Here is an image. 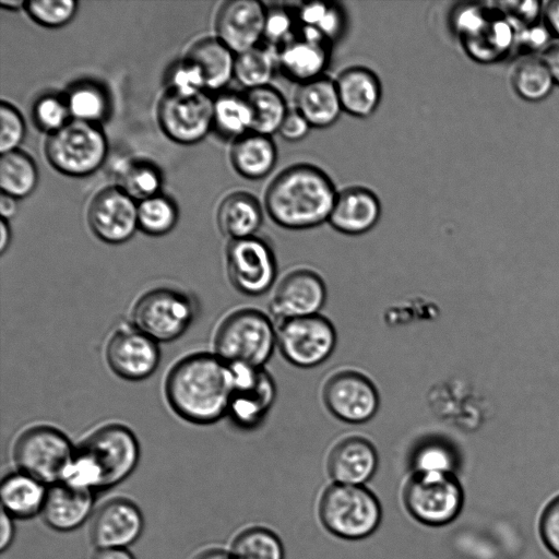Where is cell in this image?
Masks as SVG:
<instances>
[{"label":"cell","mask_w":559,"mask_h":559,"mask_svg":"<svg viewBox=\"0 0 559 559\" xmlns=\"http://www.w3.org/2000/svg\"><path fill=\"white\" fill-rule=\"evenodd\" d=\"M164 388L170 408L188 423L210 425L228 414L230 370L214 353L198 352L179 359L168 371Z\"/></svg>","instance_id":"obj_1"},{"label":"cell","mask_w":559,"mask_h":559,"mask_svg":"<svg viewBox=\"0 0 559 559\" xmlns=\"http://www.w3.org/2000/svg\"><path fill=\"white\" fill-rule=\"evenodd\" d=\"M336 194L332 180L322 169L297 164L272 180L264 205L278 226L308 229L329 221Z\"/></svg>","instance_id":"obj_2"},{"label":"cell","mask_w":559,"mask_h":559,"mask_svg":"<svg viewBox=\"0 0 559 559\" xmlns=\"http://www.w3.org/2000/svg\"><path fill=\"white\" fill-rule=\"evenodd\" d=\"M277 347L276 328L263 311L246 307L229 312L218 324L214 354L226 362L263 368Z\"/></svg>","instance_id":"obj_3"},{"label":"cell","mask_w":559,"mask_h":559,"mask_svg":"<svg viewBox=\"0 0 559 559\" xmlns=\"http://www.w3.org/2000/svg\"><path fill=\"white\" fill-rule=\"evenodd\" d=\"M108 143L99 124L71 119L48 135L45 154L50 165L70 177H86L105 162Z\"/></svg>","instance_id":"obj_4"},{"label":"cell","mask_w":559,"mask_h":559,"mask_svg":"<svg viewBox=\"0 0 559 559\" xmlns=\"http://www.w3.org/2000/svg\"><path fill=\"white\" fill-rule=\"evenodd\" d=\"M319 511L323 525L346 539L369 536L382 516L381 506L372 492L362 486L337 483L323 493Z\"/></svg>","instance_id":"obj_5"},{"label":"cell","mask_w":559,"mask_h":559,"mask_svg":"<svg viewBox=\"0 0 559 559\" xmlns=\"http://www.w3.org/2000/svg\"><path fill=\"white\" fill-rule=\"evenodd\" d=\"M75 448L68 436L46 424L25 428L13 444V460L19 471L50 486L61 480Z\"/></svg>","instance_id":"obj_6"},{"label":"cell","mask_w":559,"mask_h":559,"mask_svg":"<svg viewBox=\"0 0 559 559\" xmlns=\"http://www.w3.org/2000/svg\"><path fill=\"white\" fill-rule=\"evenodd\" d=\"M195 317L191 296L171 287H156L142 294L131 310V323L159 343L179 338Z\"/></svg>","instance_id":"obj_7"},{"label":"cell","mask_w":559,"mask_h":559,"mask_svg":"<svg viewBox=\"0 0 559 559\" xmlns=\"http://www.w3.org/2000/svg\"><path fill=\"white\" fill-rule=\"evenodd\" d=\"M404 500L415 519L441 526L460 514L464 493L454 474L416 472L405 488Z\"/></svg>","instance_id":"obj_8"},{"label":"cell","mask_w":559,"mask_h":559,"mask_svg":"<svg viewBox=\"0 0 559 559\" xmlns=\"http://www.w3.org/2000/svg\"><path fill=\"white\" fill-rule=\"evenodd\" d=\"M276 335L282 356L304 369L324 362L337 342L334 324L321 313L280 321Z\"/></svg>","instance_id":"obj_9"},{"label":"cell","mask_w":559,"mask_h":559,"mask_svg":"<svg viewBox=\"0 0 559 559\" xmlns=\"http://www.w3.org/2000/svg\"><path fill=\"white\" fill-rule=\"evenodd\" d=\"M97 465L103 488L124 480L140 460V444L134 432L120 423H108L95 428L80 443Z\"/></svg>","instance_id":"obj_10"},{"label":"cell","mask_w":559,"mask_h":559,"mask_svg":"<svg viewBox=\"0 0 559 559\" xmlns=\"http://www.w3.org/2000/svg\"><path fill=\"white\" fill-rule=\"evenodd\" d=\"M322 400L335 418L348 424L370 420L380 405L373 381L354 368L337 369L331 373L323 383Z\"/></svg>","instance_id":"obj_11"},{"label":"cell","mask_w":559,"mask_h":559,"mask_svg":"<svg viewBox=\"0 0 559 559\" xmlns=\"http://www.w3.org/2000/svg\"><path fill=\"white\" fill-rule=\"evenodd\" d=\"M226 272L238 292L259 296L275 284L276 258L270 245L257 236L230 240L226 249Z\"/></svg>","instance_id":"obj_12"},{"label":"cell","mask_w":559,"mask_h":559,"mask_svg":"<svg viewBox=\"0 0 559 559\" xmlns=\"http://www.w3.org/2000/svg\"><path fill=\"white\" fill-rule=\"evenodd\" d=\"M214 100L204 92L167 91L159 100L157 118L163 132L179 144L202 141L213 128Z\"/></svg>","instance_id":"obj_13"},{"label":"cell","mask_w":559,"mask_h":559,"mask_svg":"<svg viewBox=\"0 0 559 559\" xmlns=\"http://www.w3.org/2000/svg\"><path fill=\"white\" fill-rule=\"evenodd\" d=\"M105 358L110 370L121 379L141 381L151 377L160 361L158 343L132 323L119 325L109 335Z\"/></svg>","instance_id":"obj_14"},{"label":"cell","mask_w":559,"mask_h":559,"mask_svg":"<svg viewBox=\"0 0 559 559\" xmlns=\"http://www.w3.org/2000/svg\"><path fill=\"white\" fill-rule=\"evenodd\" d=\"M326 285L313 269L297 266L276 284L270 310L280 321L320 313L326 301Z\"/></svg>","instance_id":"obj_15"},{"label":"cell","mask_w":559,"mask_h":559,"mask_svg":"<svg viewBox=\"0 0 559 559\" xmlns=\"http://www.w3.org/2000/svg\"><path fill=\"white\" fill-rule=\"evenodd\" d=\"M87 222L93 234L102 241L123 243L139 228L138 203L118 186L108 187L91 201Z\"/></svg>","instance_id":"obj_16"},{"label":"cell","mask_w":559,"mask_h":559,"mask_svg":"<svg viewBox=\"0 0 559 559\" xmlns=\"http://www.w3.org/2000/svg\"><path fill=\"white\" fill-rule=\"evenodd\" d=\"M265 14L266 8L260 1H226L216 15L217 38L235 55L259 46L263 38Z\"/></svg>","instance_id":"obj_17"},{"label":"cell","mask_w":559,"mask_h":559,"mask_svg":"<svg viewBox=\"0 0 559 559\" xmlns=\"http://www.w3.org/2000/svg\"><path fill=\"white\" fill-rule=\"evenodd\" d=\"M143 515L132 501L112 499L97 511L91 526V538L100 548H127L142 534Z\"/></svg>","instance_id":"obj_18"},{"label":"cell","mask_w":559,"mask_h":559,"mask_svg":"<svg viewBox=\"0 0 559 559\" xmlns=\"http://www.w3.org/2000/svg\"><path fill=\"white\" fill-rule=\"evenodd\" d=\"M377 466L374 445L357 435L340 439L328 457L329 473L337 484L361 486L373 476Z\"/></svg>","instance_id":"obj_19"},{"label":"cell","mask_w":559,"mask_h":559,"mask_svg":"<svg viewBox=\"0 0 559 559\" xmlns=\"http://www.w3.org/2000/svg\"><path fill=\"white\" fill-rule=\"evenodd\" d=\"M380 214V201L371 190L348 187L336 194L328 222L344 235L358 236L371 230Z\"/></svg>","instance_id":"obj_20"},{"label":"cell","mask_w":559,"mask_h":559,"mask_svg":"<svg viewBox=\"0 0 559 559\" xmlns=\"http://www.w3.org/2000/svg\"><path fill=\"white\" fill-rule=\"evenodd\" d=\"M93 506V491L57 483L47 490L41 515L49 527L69 532L80 527L87 520Z\"/></svg>","instance_id":"obj_21"},{"label":"cell","mask_w":559,"mask_h":559,"mask_svg":"<svg viewBox=\"0 0 559 559\" xmlns=\"http://www.w3.org/2000/svg\"><path fill=\"white\" fill-rule=\"evenodd\" d=\"M275 396V382L261 368L250 384L233 390L227 416L242 429L255 428L271 409Z\"/></svg>","instance_id":"obj_22"},{"label":"cell","mask_w":559,"mask_h":559,"mask_svg":"<svg viewBox=\"0 0 559 559\" xmlns=\"http://www.w3.org/2000/svg\"><path fill=\"white\" fill-rule=\"evenodd\" d=\"M343 111L367 118L378 108L381 100V84L378 76L365 67H350L335 80Z\"/></svg>","instance_id":"obj_23"},{"label":"cell","mask_w":559,"mask_h":559,"mask_svg":"<svg viewBox=\"0 0 559 559\" xmlns=\"http://www.w3.org/2000/svg\"><path fill=\"white\" fill-rule=\"evenodd\" d=\"M329 58V44L299 36L278 48L277 62L287 78L302 84L323 76Z\"/></svg>","instance_id":"obj_24"},{"label":"cell","mask_w":559,"mask_h":559,"mask_svg":"<svg viewBox=\"0 0 559 559\" xmlns=\"http://www.w3.org/2000/svg\"><path fill=\"white\" fill-rule=\"evenodd\" d=\"M296 110L311 128H328L343 111L335 81L321 76L299 84L295 94Z\"/></svg>","instance_id":"obj_25"},{"label":"cell","mask_w":559,"mask_h":559,"mask_svg":"<svg viewBox=\"0 0 559 559\" xmlns=\"http://www.w3.org/2000/svg\"><path fill=\"white\" fill-rule=\"evenodd\" d=\"M262 222L263 213L259 201L243 191L225 197L217 210L218 227L230 240L255 236Z\"/></svg>","instance_id":"obj_26"},{"label":"cell","mask_w":559,"mask_h":559,"mask_svg":"<svg viewBox=\"0 0 559 559\" xmlns=\"http://www.w3.org/2000/svg\"><path fill=\"white\" fill-rule=\"evenodd\" d=\"M230 159L240 176L257 180L272 171L277 159V151L271 136L249 132L234 141Z\"/></svg>","instance_id":"obj_27"},{"label":"cell","mask_w":559,"mask_h":559,"mask_svg":"<svg viewBox=\"0 0 559 559\" xmlns=\"http://www.w3.org/2000/svg\"><path fill=\"white\" fill-rule=\"evenodd\" d=\"M47 490L44 483L21 471L8 474L0 487L2 510L12 518H32L41 513Z\"/></svg>","instance_id":"obj_28"},{"label":"cell","mask_w":559,"mask_h":559,"mask_svg":"<svg viewBox=\"0 0 559 559\" xmlns=\"http://www.w3.org/2000/svg\"><path fill=\"white\" fill-rule=\"evenodd\" d=\"M186 57L201 70L205 88L219 90L234 76L236 55L218 38H204L194 43Z\"/></svg>","instance_id":"obj_29"},{"label":"cell","mask_w":559,"mask_h":559,"mask_svg":"<svg viewBox=\"0 0 559 559\" xmlns=\"http://www.w3.org/2000/svg\"><path fill=\"white\" fill-rule=\"evenodd\" d=\"M461 38L467 53L474 59L495 60L511 45L512 26L503 17H490L485 12L478 23Z\"/></svg>","instance_id":"obj_30"},{"label":"cell","mask_w":559,"mask_h":559,"mask_svg":"<svg viewBox=\"0 0 559 559\" xmlns=\"http://www.w3.org/2000/svg\"><path fill=\"white\" fill-rule=\"evenodd\" d=\"M252 110L246 95L223 93L214 99L213 128L235 140L252 131Z\"/></svg>","instance_id":"obj_31"},{"label":"cell","mask_w":559,"mask_h":559,"mask_svg":"<svg viewBox=\"0 0 559 559\" xmlns=\"http://www.w3.org/2000/svg\"><path fill=\"white\" fill-rule=\"evenodd\" d=\"M37 182V167L29 155L19 150L1 154V193L22 199L35 190Z\"/></svg>","instance_id":"obj_32"},{"label":"cell","mask_w":559,"mask_h":559,"mask_svg":"<svg viewBox=\"0 0 559 559\" xmlns=\"http://www.w3.org/2000/svg\"><path fill=\"white\" fill-rule=\"evenodd\" d=\"M245 95L252 110L251 132L269 136L278 132L289 111L283 95L270 85L249 90Z\"/></svg>","instance_id":"obj_33"},{"label":"cell","mask_w":559,"mask_h":559,"mask_svg":"<svg viewBox=\"0 0 559 559\" xmlns=\"http://www.w3.org/2000/svg\"><path fill=\"white\" fill-rule=\"evenodd\" d=\"M64 98L71 119L99 124L109 114L108 94L103 86L93 81L75 83Z\"/></svg>","instance_id":"obj_34"},{"label":"cell","mask_w":559,"mask_h":559,"mask_svg":"<svg viewBox=\"0 0 559 559\" xmlns=\"http://www.w3.org/2000/svg\"><path fill=\"white\" fill-rule=\"evenodd\" d=\"M276 60L271 51L260 46L236 55L234 76L248 91L270 85Z\"/></svg>","instance_id":"obj_35"},{"label":"cell","mask_w":559,"mask_h":559,"mask_svg":"<svg viewBox=\"0 0 559 559\" xmlns=\"http://www.w3.org/2000/svg\"><path fill=\"white\" fill-rule=\"evenodd\" d=\"M554 79L544 60L524 57L512 71V84L518 94L528 100H538L548 95Z\"/></svg>","instance_id":"obj_36"},{"label":"cell","mask_w":559,"mask_h":559,"mask_svg":"<svg viewBox=\"0 0 559 559\" xmlns=\"http://www.w3.org/2000/svg\"><path fill=\"white\" fill-rule=\"evenodd\" d=\"M230 555L233 559H284V548L273 532L251 527L236 537Z\"/></svg>","instance_id":"obj_37"},{"label":"cell","mask_w":559,"mask_h":559,"mask_svg":"<svg viewBox=\"0 0 559 559\" xmlns=\"http://www.w3.org/2000/svg\"><path fill=\"white\" fill-rule=\"evenodd\" d=\"M138 218L143 233L163 236L176 226L178 210L171 199L158 193L138 203Z\"/></svg>","instance_id":"obj_38"},{"label":"cell","mask_w":559,"mask_h":559,"mask_svg":"<svg viewBox=\"0 0 559 559\" xmlns=\"http://www.w3.org/2000/svg\"><path fill=\"white\" fill-rule=\"evenodd\" d=\"M118 187L140 202L159 193L162 174L148 162H131L122 167L118 176Z\"/></svg>","instance_id":"obj_39"},{"label":"cell","mask_w":559,"mask_h":559,"mask_svg":"<svg viewBox=\"0 0 559 559\" xmlns=\"http://www.w3.org/2000/svg\"><path fill=\"white\" fill-rule=\"evenodd\" d=\"M24 9L37 24L58 28L73 19L78 10V2L74 0H33L27 1Z\"/></svg>","instance_id":"obj_40"},{"label":"cell","mask_w":559,"mask_h":559,"mask_svg":"<svg viewBox=\"0 0 559 559\" xmlns=\"http://www.w3.org/2000/svg\"><path fill=\"white\" fill-rule=\"evenodd\" d=\"M33 119L36 126L49 134L58 131L70 120V111L64 96L44 94L33 105Z\"/></svg>","instance_id":"obj_41"},{"label":"cell","mask_w":559,"mask_h":559,"mask_svg":"<svg viewBox=\"0 0 559 559\" xmlns=\"http://www.w3.org/2000/svg\"><path fill=\"white\" fill-rule=\"evenodd\" d=\"M416 472L454 474L455 456L452 449L443 443L431 441L419 447L414 455Z\"/></svg>","instance_id":"obj_42"},{"label":"cell","mask_w":559,"mask_h":559,"mask_svg":"<svg viewBox=\"0 0 559 559\" xmlns=\"http://www.w3.org/2000/svg\"><path fill=\"white\" fill-rule=\"evenodd\" d=\"M168 90L180 94H197L203 92L205 82L199 67L185 57L174 63L167 74Z\"/></svg>","instance_id":"obj_43"},{"label":"cell","mask_w":559,"mask_h":559,"mask_svg":"<svg viewBox=\"0 0 559 559\" xmlns=\"http://www.w3.org/2000/svg\"><path fill=\"white\" fill-rule=\"evenodd\" d=\"M0 152L5 154L16 151L25 136V123L20 111L11 104H0Z\"/></svg>","instance_id":"obj_44"},{"label":"cell","mask_w":559,"mask_h":559,"mask_svg":"<svg viewBox=\"0 0 559 559\" xmlns=\"http://www.w3.org/2000/svg\"><path fill=\"white\" fill-rule=\"evenodd\" d=\"M294 16L288 9L272 7L266 9L263 38L281 48L294 38Z\"/></svg>","instance_id":"obj_45"},{"label":"cell","mask_w":559,"mask_h":559,"mask_svg":"<svg viewBox=\"0 0 559 559\" xmlns=\"http://www.w3.org/2000/svg\"><path fill=\"white\" fill-rule=\"evenodd\" d=\"M538 532L545 547L559 558V495L545 506L539 516Z\"/></svg>","instance_id":"obj_46"},{"label":"cell","mask_w":559,"mask_h":559,"mask_svg":"<svg viewBox=\"0 0 559 559\" xmlns=\"http://www.w3.org/2000/svg\"><path fill=\"white\" fill-rule=\"evenodd\" d=\"M499 7V13L510 24L518 23L526 25L532 23L538 14V2H500L496 3Z\"/></svg>","instance_id":"obj_47"},{"label":"cell","mask_w":559,"mask_h":559,"mask_svg":"<svg viewBox=\"0 0 559 559\" xmlns=\"http://www.w3.org/2000/svg\"><path fill=\"white\" fill-rule=\"evenodd\" d=\"M310 129L305 117L294 109L287 112L277 133L286 141L297 142L306 138Z\"/></svg>","instance_id":"obj_48"},{"label":"cell","mask_w":559,"mask_h":559,"mask_svg":"<svg viewBox=\"0 0 559 559\" xmlns=\"http://www.w3.org/2000/svg\"><path fill=\"white\" fill-rule=\"evenodd\" d=\"M344 14L340 7L331 3L330 9L317 28L328 43L337 39L344 28Z\"/></svg>","instance_id":"obj_49"},{"label":"cell","mask_w":559,"mask_h":559,"mask_svg":"<svg viewBox=\"0 0 559 559\" xmlns=\"http://www.w3.org/2000/svg\"><path fill=\"white\" fill-rule=\"evenodd\" d=\"M331 3L313 1L304 3L297 11L302 27H317L326 15Z\"/></svg>","instance_id":"obj_50"},{"label":"cell","mask_w":559,"mask_h":559,"mask_svg":"<svg viewBox=\"0 0 559 559\" xmlns=\"http://www.w3.org/2000/svg\"><path fill=\"white\" fill-rule=\"evenodd\" d=\"M12 516L9 515L5 511L1 512V538H0V549L4 551L12 543L14 537V526H13Z\"/></svg>","instance_id":"obj_51"},{"label":"cell","mask_w":559,"mask_h":559,"mask_svg":"<svg viewBox=\"0 0 559 559\" xmlns=\"http://www.w3.org/2000/svg\"><path fill=\"white\" fill-rule=\"evenodd\" d=\"M544 62L550 71L554 81L559 83V43L551 45L546 50Z\"/></svg>","instance_id":"obj_52"},{"label":"cell","mask_w":559,"mask_h":559,"mask_svg":"<svg viewBox=\"0 0 559 559\" xmlns=\"http://www.w3.org/2000/svg\"><path fill=\"white\" fill-rule=\"evenodd\" d=\"M93 559H135L127 548H100Z\"/></svg>","instance_id":"obj_53"},{"label":"cell","mask_w":559,"mask_h":559,"mask_svg":"<svg viewBox=\"0 0 559 559\" xmlns=\"http://www.w3.org/2000/svg\"><path fill=\"white\" fill-rule=\"evenodd\" d=\"M17 199L11 197V195H8V194H4V193H1V197H0V214H1V218L3 219H9V218H12L16 211H17V202H16Z\"/></svg>","instance_id":"obj_54"},{"label":"cell","mask_w":559,"mask_h":559,"mask_svg":"<svg viewBox=\"0 0 559 559\" xmlns=\"http://www.w3.org/2000/svg\"><path fill=\"white\" fill-rule=\"evenodd\" d=\"M546 19L550 28L559 35V0L548 3Z\"/></svg>","instance_id":"obj_55"},{"label":"cell","mask_w":559,"mask_h":559,"mask_svg":"<svg viewBox=\"0 0 559 559\" xmlns=\"http://www.w3.org/2000/svg\"><path fill=\"white\" fill-rule=\"evenodd\" d=\"M195 559H233L230 552L222 549H209L201 552Z\"/></svg>","instance_id":"obj_56"},{"label":"cell","mask_w":559,"mask_h":559,"mask_svg":"<svg viewBox=\"0 0 559 559\" xmlns=\"http://www.w3.org/2000/svg\"><path fill=\"white\" fill-rule=\"evenodd\" d=\"M0 230H1L0 251H1V253H3L7 250V248L9 247L10 238H11L10 228H9L7 219H3V218L0 219Z\"/></svg>","instance_id":"obj_57"},{"label":"cell","mask_w":559,"mask_h":559,"mask_svg":"<svg viewBox=\"0 0 559 559\" xmlns=\"http://www.w3.org/2000/svg\"><path fill=\"white\" fill-rule=\"evenodd\" d=\"M25 3L24 1L2 0L1 7L7 10H20L25 8Z\"/></svg>","instance_id":"obj_58"}]
</instances>
